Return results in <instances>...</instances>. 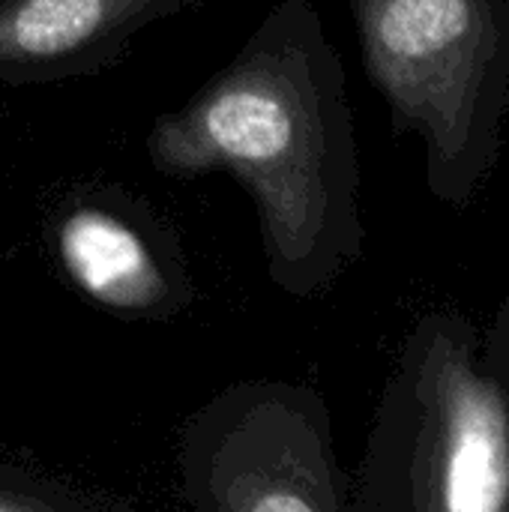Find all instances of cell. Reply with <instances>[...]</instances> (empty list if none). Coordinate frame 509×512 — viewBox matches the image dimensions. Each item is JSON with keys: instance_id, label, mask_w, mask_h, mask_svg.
I'll use <instances>...</instances> for the list:
<instances>
[{"instance_id": "cell-1", "label": "cell", "mask_w": 509, "mask_h": 512, "mask_svg": "<svg viewBox=\"0 0 509 512\" xmlns=\"http://www.w3.org/2000/svg\"><path fill=\"white\" fill-rule=\"evenodd\" d=\"M144 147L165 177L225 174L252 198L267 279L288 297L327 294L363 258L348 75L315 0H276Z\"/></svg>"}, {"instance_id": "cell-2", "label": "cell", "mask_w": 509, "mask_h": 512, "mask_svg": "<svg viewBox=\"0 0 509 512\" xmlns=\"http://www.w3.org/2000/svg\"><path fill=\"white\" fill-rule=\"evenodd\" d=\"M357 512H509V297L495 321L417 318L354 477Z\"/></svg>"}, {"instance_id": "cell-3", "label": "cell", "mask_w": 509, "mask_h": 512, "mask_svg": "<svg viewBox=\"0 0 509 512\" xmlns=\"http://www.w3.org/2000/svg\"><path fill=\"white\" fill-rule=\"evenodd\" d=\"M396 135L423 141L429 192L465 210L504 150L509 0H348Z\"/></svg>"}, {"instance_id": "cell-4", "label": "cell", "mask_w": 509, "mask_h": 512, "mask_svg": "<svg viewBox=\"0 0 509 512\" xmlns=\"http://www.w3.org/2000/svg\"><path fill=\"white\" fill-rule=\"evenodd\" d=\"M177 486L201 512H345L354 492L324 396L288 381H240L189 414Z\"/></svg>"}, {"instance_id": "cell-5", "label": "cell", "mask_w": 509, "mask_h": 512, "mask_svg": "<svg viewBox=\"0 0 509 512\" xmlns=\"http://www.w3.org/2000/svg\"><path fill=\"white\" fill-rule=\"evenodd\" d=\"M51 246L69 285L114 318L165 324L195 300L171 228L126 192L66 198L51 222Z\"/></svg>"}, {"instance_id": "cell-6", "label": "cell", "mask_w": 509, "mask_h": 512, "mask_svg": "<svg viewBox=\"0 0 509 512\" xmlns=\"http://www.w3.org/2000/svg\"><path fill=\"white\" fill-rule=\"evenodd\" d=\"M201 0H0V84H60L120 66L150 27Z\"/></svg>"}, {"instance_id": "cell-7", "label": "cell", "mask_w": 509, "mask_h": 512, "mask_svg": "<svg viewBox=\"0 0 509 512\" xmlns=\"http://www.w3.org/2000/svg\"><path fill=\"white\" fill-rule=\"evenodd\" d=\"M117 507L0 459V512H93Z\"/></svg>"}]
</instances>
